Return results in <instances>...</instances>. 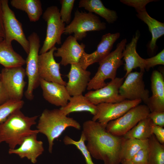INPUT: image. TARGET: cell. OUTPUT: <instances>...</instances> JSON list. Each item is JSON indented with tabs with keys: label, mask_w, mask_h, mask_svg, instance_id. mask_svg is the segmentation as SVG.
<instances>
[{
	"label": "cell",
	"mask_w": 164,
	"mask_h": 164,
	"mask_svg": "<svg viewBox=\"0 0 164 164\" xmlns=\"http://www.w3.org/2000/svg\"><path fill=\"white\" fill-rule=\"evenodd\" d=\"M127 42L126 39L118 43L116 49L99 62V66L94 76L91 79L87 89L96 90L105 86V80L116 77L118 69L122 64V54Z\"/></svg>",
	"instance_id": "obj_4"
},
{
	"label": "cell",
	"mask_w": 164,
	"mask_h": 164,
	"mask_svg": "<svg viewBox=\"0 0 164 164\" xmlns=\"http://www.w3.org/2000/svg\"><path fill=\"white\" fill-rule=\"evenodd\" d=\"M38 116L29 117L25 116L21 110L12 113L4 122L0 124V144L5 142L9 149L20 145L27 136L39 133L37 129L32 130L31 127L36 124Z\"/></svg>",
	"instance_id": "obj_2"
},
{
	"label": "cell",
	"mask_w": 164,
	"mask_h": 164,
	"mask_svg": "<svg viewBox=\"0 0 164 164\" xmlns=\"http://www.w3.org/2000/svg\"><path fill=\"white\" fill-rule=\"evenodd\" d=\"M57 48L54 46L48 51L39 54L38 57V71L40 78L46 81L55 82L66 86L67 83L61 77L60 63L54 58Z\"/></svg>",
	"instance_id": "obj_14"
},
{
	"label": "cell",
	"mask_w": 164,
	"mask_h": 164,
	"mask_svg": "<svg viewBox=\"0 0 164 164\" xmlns=\"http://www.w3.org/2000/svg\"><path fill=\"white\" fill-rule=\"evenodd\" d=\"M148 146V139L141 140L133 138H124L121 147V160H130L140 150Z\"/></svg>",
	"instance_id": "obj_28"
},
{
	"label": "cell",
	"mask_w": 164,
	"mask_h": 164,
	"mask_svg": "<svg viewBox=\"0 0 164 164\" xmlns=\"http://www.w3.org/2000/svg\"><path fill=\"white\" fill-rule=\"evenodd\" d=\"M60 109L66 116L73 112L86 111L94 116L97 112V105L93 104L83 94L71 96L67 104Z\"/></svg>",
	"instance_id": "obj_23"
},
{
	"label": "cell",
	"mask_w": 164,
	"mask_h": 164,
	"mask_svg": "<svg viewBox=\"0 0 164 164\" xmlns=\"http://www.w3.org/2000/svg\"><path fill=\"white\" fill-rule=\"evenodd\" d=\"M78 7L84 8L88 12L97 14L108 23H113L118 18L116 12L106 8L100 0H80Z\"/></svg>",
	"instance_id": "obj_24"
},
{
	"label": "cell",
	"mask_w": 164,
	"mask_h": 164,
	"mask_svg": "<svg viewBox=\"0 0 164 164\" xmlns=\"http://www.w3.org/2000/svg\"><path fill=\"white\" fill-rule=\"evenodd\" d=\"M148 140L149 164H164V145L160 143L153 134Z\"/></svg>",
	"instance_id": "obj_29"
},
{
	"label": "cell",
	"mask_w": 164,
	"mask_h": 164,
	"mask_svg": "<svg viewBox=\"0 0 164 164\" xmlns=\"http://www.w3.org/2000/svg\"><path fill=\"white\" fill-rule=\"evenodd\" d=\"M4 39L3 38H0V42Z\"/></svg>",
	"instance_id": "obj_40"
},
{
	"label": "cell",
	"mask_w": 164,
	"mask_h": 164,
	"mask_svg": "<svg viewBox=\"0 0 164 164\" xmlns=\"http://www.w3.org/2000/svg\"><path fill=\"white\" fill-rule=\"evenodd\" d=\"M121 163L122 164H133L130 160H121Z\"/></svg>",
	"instance_id": "obj_39"
},
{
	"label": "cell",
	"mask_w": 164,
	"mask_h": 164,
	"mask_svg": "<svg viewBox=\"0 0 164 164\" xmlns=\"http://www.w3.org/2000/svg\"><path fill=\"white\" fill-rule=\"evenodd\" d=\"M5 34L4 30L1 0H0V38H5Z\"/></svg>",
	"instance_id": "obj_38"
},
{
	"label": "cell",
	"mask_w": 164,
	"mask_h": 164,
	"mask_svg": "<svg viewBox=\"0 0 164 164\" xmlns=\"http://www.w3.org/2000/svg\"><path fill=\"white\" fill-rule=\"evenodd\" d=\"M74 0H61L60 3L61 9L60 13L62 21L66 24H69L70 22L71 12L73 9Z\"/></svg>",
	"instance_id": "obj_32"
},
{
	"label": "cell",
	"mask_w": 164,
	"mask_h": 164,
	"mask_svg": "<svg viewBox=\"0 0 164 164\" xmlns=\"http://www.w3.org/2000/svg\"><path fill=\"white\" fill-rule=\"evenodd\" d=\"M10 99L6 90L0 80V105L4 104Z\"/></svg>",
	"instance_id": "obj_37"
},
{
	"label": "cell",
	"mask_w": 164,
	"mask_h": 164,
	"mask_svg": "<svg viewBox=\"0 0 164 164\" xmlns=\"http://www.w3.org/2000/svg\"><path fill=\"white\" fill-rule=\"evenodd\" d=\"M85 138L82 133L80 139L78 141L73 140L67 135L65 136L63 139V142L65 145H73L76 147L83 155L86 164H95L93 161L91 156L87 148L85 143Z\"/></svg>",
	"instance_id": "obj_31"
},
{
	"label": "cell",
	"mask_w": 164,
	"mask_h": 164,
	"mask_svg": "<svg viewBox=\"0 0 164 164\" xmlns=\"http://www.w3.org/2000/svg\"><path fill=\"white\" fill-rule=\"evenodd\" d=\"M150 112L146 105H138L119 118L109 122L106 129L114 135L123 136L140 120L147 117Z\"/></svg>",
	"instance_id": "obj_10"
},
{
	"label": "cell",
	"mask_w": 164,
	"mask_h": 164,
	"mask_svg": "<svg viewBox=\"0 0 164 164\" xmlns=\"http://www.w3.org/2000/svg\"><path fill=\"white\" fill-rule=\"evenodd\" d=\"M145 70L149 71L150 69L159 65H164V50H162L156 55L149 58L145 59Z\"/></svg>",
	"instance_id": "obj_34"
},
{
	"label": "cell",
	"mask_w": 164,
	"mask_h": 164,
	"mask_svg": "<svg viewBox=\"0 0 164 164\" xmlns=\"http://www.w3.org/2000/svg\"><path fill=\"white\" fill-rule=\"evenodd\" d=\"M153 134L158 142L162 145H164V128L163 127L152 125Z\"/></svg>",
	"instance_id": "obj_36"
},
{
	"label": "cell",
	"mask_w": 164,
	"mask_h": 164,
	"mask_svg": "<svg viewBox=\"0 0 164 164\" xmlns=\"http://www.w3.org/2000/svg\"><path fill=\"white\" fill-rule=\"evenodd\" d=\"M0 79H1V73H0Z\"/></svg>",
	"instance_id": "obj_41"
},
{
	"label": "cell",
	"mask_w": 164,
	"mask_h": 164,
	"mask_svg": "<svg viewBox=\"0 0 164 164\" xmlns=\"http://www.w3.org/2000/svg\"><path fill=\"white\" fill-rule=\"evenodd\" d=\"M38 134L34 133L26 137L18 148L9 149V153L17 155L22 159L26 158L32 163H36L37 158L44 151L43 142L37 140Z\"/></svg>",
	"instance_id": "obj_20"
},
{
	"label": "cell",
	"mask_w": 164,
	"mask_h": 164,
	"mask_svg": "<svg viewBox=\"0 0 164 164\" xmlns=\"http://www.w3.org/2000/svg\"><path fill=\"white\" fill-rule=\"evenodd\" d=\"M1 2L5 34L4 39L9 44H12L13 40L16 41L28 54L29 43L25 34L21 23L10 8L8 1L1 0Z\"/></svg>",
	"instance_id": "obj_7"
},
{
	"label": "cell",
	"mask_w": 164,
	"mask_h": 164,
	"mask_svg": "<svg viewBox=\"0 0 164 164\" xmlns=\"http://www.w3.org/2000/svg\"><path fill=\"white\" fill-rule=\"evenodd\" d=\"M153 0H121L123 4L135 8L136 16L147 24L152 38L148 45V50L153 53L156 49L157 39L164 34V23L152 17L147 12L146 6Z\"/></svg>",
	"instance_id": "obj_9"
},
{
	"label": "cell",
	"mask_w": 164,
	"mask_h": 164,
	"mask_svg": "<svg viewBox=\"0 0 164 164\" xmlns=\"http://www.w3.org/2000/svg\"><path fill=\"white\" fill-rule=\"evenodd\" d=\"M124 77H116L101 88L90 91L85 96L93 104L97 105L103 103H116L125 100L119 93Z\"/></svg>",
	"instance_id": "obj_15"
},
{
	"label": "cell",
	"mask_w": 164,
	"mask_h": 164,
	"mask_svg": "<svg viewBox=\"0 0 164 164\" xmlns=\"http://www.w3.org/2000/svg\"><path fill=\"white\" fill-rule=\"evenodd\" d=\"M140 36V32L137 30L131 41L126 45L122 52V58L125 62L124 70L126 73L124 77L134 69L139 68L141 71H145L146 64L145 59L141 57L136 51L137 43Z\"/></svg>",
	"instance_id": "obj_21"
},
{
	"label": "cell",
	"mask_w": 164,
	"mask_h": 164,
	"mask_svg": "<svg viewBox=\"0 0 164 164\" xmlns=\"http://www.w3.org/2000/svg\"><path fill=\"white\" fill-rule=\"evenodd\" d=\"M24 103L22 100L10 99L0 105V124L5 121L13 112L21 110Z\"/></svg>",
	"instance_id": "obj_30"
},
{
	"label": "cell",
	"mask_w": 164,
	"mask_h": 164,
	"mask_svg": "<svg viewBox=\"0 0 164 164\" xmlns=\"http://www.w3.org/2000/svg\"><path fill=\"white\" fill-rule=\"evenodd\" d=\"M0 81L11 99L21 100L26 82V70L22 66L4 68L0 73Z\"/></svg>",
	"instance_id": "obj_13"
},
{
	"label": "cell",
	"mask_w": 164,
	"mask_h": 164,
	"mask_svg": "<svg viewBox=\"0 0 164 164\" xmlns=\"http://www.w3.org/2000/svg\"><path fill=\"white\" fill-rule=\"evenodd\" d=\"M149 146L138 151L130 160L133 164H149Z\"/></svg>",
	"instance_id": "obj_33"
},
{
	"label": "cell",
	"mask_w": 164,
	"mask_h": 164,
	"mask_svg": "<svg viewBox=\"0 0 164 164\" xmlns=\"http://www.w3.org/2000/svg\"><path fill=\"white\" fill-rule=\"evenodd\" d=\"M85 47L84 44L83 43L80 44L73 36L70 35L61 46L57 48L54 56L61 58L60 63L64 66L79 63L85 52Z\"/></svg>",
	"instance_id": "obj_17"
},
{
	"label": "cell",
	"mask_w": 164,
	"mask_h": 164,
	"mask_svg": "<svg viewBox=\"0 0 164 164\" xmlns=\"http://www.w3.org/2000/svg\"><path fill=\"white\" fill-rule=\"evenodd\" d=\"M0 64L7 68L22 66L26 60L4 39L0 42Z\"/></svg>",
	"instance_id": "obj_25"
},
{
	"label": "cell",
	"mask_w": 164,
	"mask_h": 164,
	"mask_svg": "<svg viewBox=\"0 0 164 164\" xmlns=\"http://www.w3.org/2000/svg\"><path fill=\"white\" fill-rule=\"evenodd\" d=\"M80 130V124L73 118L67 117L60 109H45L41 114L37 126L39 133L46 137L49 143L48 151L52 153L54 140L59 138L68 127Z\"/></svg>",
	"instance_id": "obj_3"
},
{
	"label": "cell",
	"mask_w": 164,
	"mask_h": 164,
	"mask_svg": "<svg viewBox=\"0 0 164 164\" xmlns=\"http://www.w3.org/2000/svg\"><path fill=\"white\" fill-rule=\"evenodd\" d=\"M151 120L147 117L140 120L123 137L125 139L133 138L141 140L148 139L153 134Z\"/></svg>",
	"instance_id": "obj_27"
},
{
	"label": "cell",
	"mask_w": 164,
	"mask_h": 164,
	"mask_svg": "<svg viewBox=\"0 0 164 164\" xmlns=\"http://www.w3.org/2000/svg\"><path fill=\"white\" fill-rule=\"evenodd\" d=\"M87 142V148L94 158L101 160L104 164H120L123 136L108 132L97 121H85L82 133Z\"/></svg>",
	"instance_id": "obj_1"
},
{
	"label": "cell",
	"mask_w": 164,
	"mask_h": 164,
	"mask_svg": "<svg viewBox=\"0 0 164 164\" xmlns=\"http://www.w3.org/2000/svg\"><path fill=\"white\" fill-rule=\"evenodd\" d=\"M142 102L141 100L125 99L116 103H103L97 105V112L92 120L98 122L103 127L109 122L121 117L132 108Z\"/></svg>",
	"instance_id": "obj_11"
},
{
	"label": "cell",
	"mask_w": 164,
	"mask_h": 164,
	"mask_svg": "<svg viewBox=\"0 0 164 164\" xmlns=\"http://www.w3.org/2000/svg\"><path fill=\"white\" fill-rule=\"evenodd\" d=\"M11 5L15 8L25 12L30 21H38L43 14L42 3L39 0H12Z\"/></svg>",
	"instance_id": "obj_26"
},
{
	"label": "cell",
	"mask_w": 164,
	"mask_h": 164,
	"mask_svg": "<svg viewBox=\"0 0 164 164\" xmlns=\"http://www.w3.org/2000/svg\"><path fill=\"white\" fill-rule=\"evenodd\" d=\"M91 72L83 69L79 63L71 64L66 86L71 96L82 94L91 80Z\"/></svg>",
	"instance_id": "obj_18"
},
{
	"label": "cell",
	"mask_w": 164,
	"mask_h": 164,
	"mask_svg": "<svg viewBox=\"0 0 164 164\" xmlns=\"http://www.w3.org/2000/svg\"><path fill=\"white\" fill-rule=\"evenodd\" d=\"M148 117L150 118L153 124L163 127L164 126V111L150 112Z\"/></svg>",
	"instance_id": "obj_35"
},
{
	"label": "cell",
	"mask_w": 164,
	"mask_h": 164,
	"mask_svg": "<svg viewBox=\"0 0 164 164\" xmlns=\"http://www.w3.org/2000/svg\"><path fill=\"white\" fill-rule=\"evenodd\" d=\"M42 17L47 23L46 35L39 54L48 51L55 45L61 44V37L65 29V24L62 20L58 8L55 5L48 7L43 13Z\"/></svg>",
	"instance_id": "obj_8"
},
{
	"label": "cell",
	"mask_w": 164,
	"mask_h": 164,
	"mask_svg": "<svg viewBox=\"0 0 164 164\" xmlns=\"http://www.w3.org/2000/svg\"><path fill=\"white\" fill-rule=\"evenodd\" d=\"M120 35L119 32L108 33L103 35L94 52L90 54L85 52L84 53L79 63L81 66L86 70L89 66L104 59L111 52L114 44Z\"/></svg>",
	"instance_id": "obj_16"
},
{
	"label": "cell",
	"mask_w": 164,
	"mask_h": 164,
	"mask_svg": "<svg viewBox=\"0 0 164 164\" xmlns=\"http://www.w3.org/2000/svg\"><path fill=\"white\" fill-rule=\"evenodd\" d=\"M144 72H131L125 79L119 89V93L125 99L141 100L146 104L149 97V91L145 88L143 80Z\"/></svg>",
	"instance_id": "obj_12"
},
{
	"label": "cell",
	"mask_w": 164,
	"mask_h": 164,
	"mask_svg": "<svg viewBox=\"0 0 164 164\" xmlns=\"http://www.w3.org/2000/svg\"><path fill=\"white\" fill-rule=\"evenodd\" d=\"M151 96L146 105L150 112L164 111V79L162 73L152 71L151 77Z\"/></svg>",
	"instance_id": "obj_22"
},
{
	"label": "cell",
	"mask_w": 164,
	"mask_h": 164,
	"mask_svg": "<svg viewBox=\"0 0 164 164\" xmlns=\"http://www.w3.org/2000/svg\"><path fill=\"white\" fill-rule=\"evenodd\" d=\"M27 39L29 43V50L26 60L25 70L28 79V84L25 94L27 99L31 100L34 97V90L39 85L38 57L40 46V39L35 32L31 33Z\"/></svg>",
	"instance_id": "obj_6"
},
{
	"label": "cell",
	"mask_w": 164,
	"mask_h": 164,
	"mask_svg": "<svg viewBox=\"0 0 164 164\" xmlns=\"http://www.w3.org/2000/svg\"><path fill=\"white\" fill-rule=\"evenodd\" d=\"M106 28V24L102 22L99 17L92 13L77 10L72 21L65 27V34H73L77 40H82L90 31H100Z\"/></svg>",
	"instance_id": "obj_5"
},
{
	"label": "cell",
	"mask_w": 164,
	"mask_h": 164,
	"mask_svg": "<svg viewBox=\"0 0 164 164\" xmlns=\"http://www.w3.org/2000/svg\"><path fill=\"white\" fill-rule=\"evenodd\" d=\"M39 85L44 99L50 103L56 106L64 107L71 97L65 85L48 82L41 78L40 79Z\"/></svg>",
	"instance_id": "obj_19"
}]
</instances>
